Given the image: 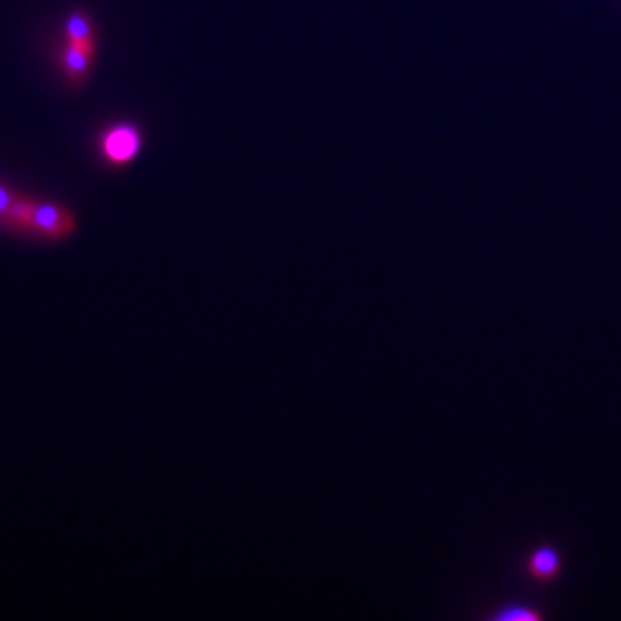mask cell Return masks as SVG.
<instances>
[{"label": "cell", "mask_w": 621, "mask_h": 621, "mask_svg": "<svg viewBox=\"0 0 621 621\" xmlns=\"http://www.w3.org/2000/svg\"><path fill=\"white\" fill-rule=\"evenodd\" d=\"M33 208H35V199L21 198V196H16L13 208H11V212H9V218H7V222H4V224L11 225L13 229L21 232V234H28V232H30Z\"/></svg>", "instance_id": "cell-4"}, {"label": "cell", "mask_w": 621, "mask_h": 621, "mask_svg": "<svg viewBox=\"0 0 621 621\" xmlns=\"http://www.w3.org/2000/svg\"><path fill=\"white\" fill-rule=\"evenodd\" d=\"M141 149V135L132 125H120L107 133L103 139L105 158L115 165L129 163Z\"/></svg>", "instance_id": "cell-2"}, {"label": "cell", "mask_w": 621, "mask_h": 621, "mask_svg": "<svg viewBox=\"0 0 621 621\" xmlns=\"http://www.w3.org/2000/svg\"><path fill=\"white\" fill-rule=\"evenodd\" d=\"M66 35H69V42H79L85 47H94L95 37L91 23L87 21V16H83L80 13L73 14L66 21Z\"/></svg>", "instance_id": "cell-6"}, {"label": "cell", "mask_w": 621, "mask_h": 621, "mask_svg": "<svg viewBox=\"0 0 621 621\" xmlns=\"http://www.w3.org/2000/svg\"><path fill=\"white\" fill-rule=\"evenodd\" d=\"M529 568H531V573L539 580H549L551 575H556L557 569H559V557H557L554 549L549 547H543L539 551H535L531 556V561H529Z\"/></svg>", "instance_id": "cell-5"}, {"label": "cell", "mask_w": 621, "mask_h": 621, "mask_svg": "<svg viewBox=\"0 0 621 621\" xmlns=\"http://www.w3.org/2000/svg\"><path fill=\"white\" fill-rule=\"evenodd\" d=\"M14 199H16V194L11 191L9 187L0 184V222H7L9 212H11V208H13Z\"/></svg>", "instance_id": "cell-7"}, {"label": "cell", "mask_w": 621, "mask_h": 621, "mask_svg": "<svg viewBox=\"0 0 621 621\" xmlns=\"http://www.w3.org/2000/svg\"><path fill=\"white\" fill-rule=\"evenodd\" d=\"M94 63V47H85L79 42H69L63 57V66L69 79L79 80L89 73Z\"/></svg>", "instance_id": "cell-3"}, {"label": "cell", "mask_w": 621, "mask_h": 621, "mask_svg": "<svg viewBox=\"0 0 621 621\" xmlns=\"http://www.w3.org/2000/svg\"><path fill=\"white\" fill-rule=\"evenodd\" d=\"M77 229V218L65 206L53 201H35L30 218V236L45 239H65Z\"/></svg>", "instance_id": "cell-1"}]
</instances>
